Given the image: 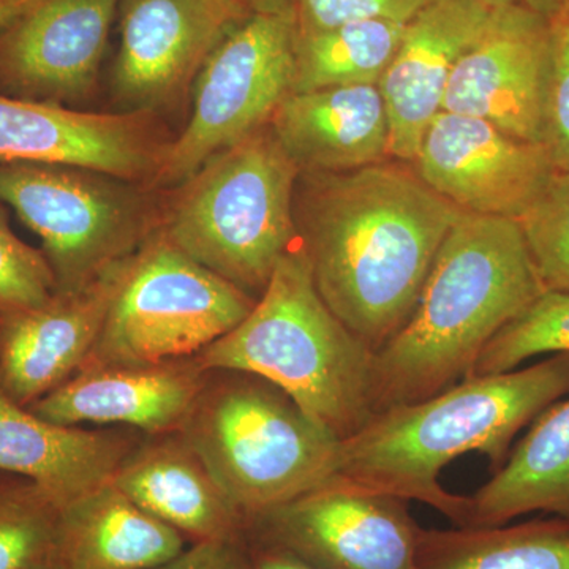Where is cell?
I'll return each mask as SVG.
<instances>
[{"mask_svg": "<svg viewBox=\"0 0 569 569\" xmlns=\"http://www.w3.org/2000/svg\"><path fill=\"white\" fill-rule=\"evenodd\" d=\"M183 542L108 481L61 508L56 560L63 569H151L179 556Z\"/></svg>", "mask_w": 569, "mask_h": 569, "instance_id": "22", "label": "cell"}, {"mask_svg": "<svg viewBox=\"0 0 569 569\" xmlns=\"http://www.w3.org/2000/svg\"><path fill=\"white\" fill-rule=\"evenodd\" d=\"M242 538L239 541H197L174 559L151 569H241Z\"/></svg>", "mask_w": 569, "mask_h": 569, "instance_id": "32", "label": "cell"}, {"mask_svg": "<svg viewBox=\"0 0 569 569\" xmlns=\"http://www.w3.org/2000/svg\"><path fill=\"white\" fill-rule=\"evenodd\" d=\"M542 293L518 220L460 212L413 313L373 353V413L458 385L490 340Z\"/></svg>", "mask_w": 569, "mask_h": 569, "instance_id": "2", "label": "cell"}, {"mask_svg": "<svg viewBox=\"0 0 569 569\" xmlns=\"http://www.w3.org/2000/svg\"><path fill=\"white\" fill-rule=\"evenodd\" d=\"M415 569H569V523L539 518L498 527H421Z\"/></svg>", "mask_w": 569, "mask_h": 569, "instance_id": "24", "label": "cell"}, {"mask_svg": "<svg viewBox=\"0 0 569 569\" xmlns=\"http://www.w3.org/2000/svg\"><path fill=\"white\" fill-rule=\"evenodd\" d=\"M123 263L84 290L54 293L43 306L0 313V395L32 406L88 365Z\"/></svg>", "mask_w": 569, "mask_h": 569, "instance_id": "17", "label": "cell"}, {"mask_svg": "<svg viewBox=\"0 0 569 569\" xmlns=\"http://www.w3.org/2000/svg\"><path fill=\"white\" fill-rule=\"evenodd\" d=\"M123 496L194 541H239L247 520L178 437L133 448L111 478Z\"/></svg>", "mask_w": 569, "mask_h": 569, "instance_id": "20", "label": "cell"}, {"mask_svg": "<svg viewBox=\"0 0 569 569\" xmlns=\"http://www.w3.org/2000/svg\"><path fill=\"white\" fill-rule=\"evenodd\" d=\"M241 569H321L309 561L299 559L279 546L269 545L244 533L242 538Z\"/></svg>", "mask_w": 569, "mask_h": 569, "instance_id": "33", "label": "cell"}, {"mask_svg": "<svg viewBox=\"0 0 569 569\" xmlns=\"http://www.w3.org/2000/svg\"><path fill=\"white\" fill-rule=\"evenodd\" d=\"M197 362L88 365L26 407L62 426L123 425L151 436L181 430L204 388Z\"/></svg>", "mask_w": 569, "mask_h": 569, "instance_id": "18", "label": "cell"}, {"mask_svg": "<svg viewBox=\"0 0 569 569\" xmlns=\"http://www.w3.org/2000/svg\"><path fill=\"white\" fill-rule=\"evenodd\" d=\"M0 201L39 236L56 293H74L133 257L160 227L149 183L67 167L0 163Z\"/></svg>", "mask_w": 569, "mask_h": 569, "instance_id": "7", "label": "cell"}, {"mask_svg": "<svg viewBox=\"0 0 569 569\" xmlns=\"http://www.w3.org/2000/svg\"><path fill=\"white\" fill-rule=\"evenodd\" d=\"M132 449L121 433L56 425L0 395V471L28 478L59 508L111 481Z\"/></svg>", "mask_w": 569, "mask_h": 569, "instance_id": "21", "label": "cell"}, {"mask_svg": "<svg viewBox=\"0 0 569 569\" xmlns=\"http://www.w3.org/2000/svg\"><path fill=\"white\" fill-rule=\"evenodd\" d=\"M498 3L432 0L407 22L395 59L378 82L389 121V156L411 163L443 111L452 71L488 28Z\"/></svg>", "mask_w": 569, "mask_h": 569, "instance_id": "16", "label": "cell"}, {"mask_svg": "<svg viewBox=\"0 0 569 569\" xmlns=\"http://www.w3.org/2000/svg\"><path fill=\"white\" fill-rule=\"evenodd\" d=\"M549 70V10L501 3L452 71L443 110L485 119L542 146Z\"/></svg>", "mask_w": 569, "mask_h": 569, "instance_id": "12", "label": "cell"}, {"mask_svg": "<svg viewBox=\"0 0 569 569\" xmlns=\"http://www.w3.org/2000/svg\"><path fill=\"white\" fill-rule=\"evenodd\" d=\"M299 174L271 126H266L163 190L159 231L258 301L277 264L299 242Z\"/></svg>", "mask_w": 569, "mask_h": 569, "instance_id": "5", "label": "cell"}, {"mask_svg": "<svg viewBox=\"0 0 569 569\" xmlns=\"http://www.w3.org/2000/svg\"><path fill=\"white\" fill-rule=\"evenodd\" d=\"M567 2L569 3V0H567Z\"/></svg>", "mask_w": 569, "mask_h": 569, "instance_id": "39", "label": "cell"}, {"mask_svg": "<svg viewBox=\"0 0 569 569\" xmlns=\"http://www.w3.org/2000/svg\"><path fill=\"white\" fill-rule=\"evenodd\" d=\"M250 11L239 0H123L111 92L122 111L156 114L193 88Z\"/></svg>", "mask_w": 569, "mask_h": 569, "instance_id": "11", "label": "cell"}, {"mask_svg": "<svg viewBox=\"0 0 569 569\" xmlns=\"http://www.w3.org/2000/svg\"><path fill=\"white\" fill-rule=\"evenodd\" d=\"M550 70L542 146L556 170L569 173V3L549 7Z\"/></svg>", "mask_w": 569, "mask_h": 569, "instance_id": "30", "label": "cell"}, {"mask_svg": "<svg viewBox=\"0 0 569 569\" xmlns=\"http://www.w3.org/2000/svg\"><path fill=\"white\" fill-rule=\"evenodd\" d=\"M254 302L157 230L123 263L88 365H162L198 355L241 323Z\"/></svg>", "mask_w": 569, "mask_h": 569, "instance_id": "8", "label": "cell"}, {"mask_svg": "<svg viewBox=\"0 0 569 569\" xmlns=\"http://www.w3.org/2000/svg\"><path fill=\"white\" fill-rule=\"evenodd\" d=\"M411 164L460 211L515 220L556 173L545 146L511 137L485 119L445 110L430 123Z\"/></svg>", "mask_w": 569, "mask_h": 569, "instance_id": "13", "label": "cell"}, {"mask_svg": "<svg viewBox=\"0 0 569 569\" xmlns=\"http://www.w3.org/2000/svg\"><path fill=\"white\" fill-rule=\"evenodd\" d=\"M119 0H37L0 29V92L66 104L96 91Z\"/></svg>", "mask_w": 569, "mask_h": 569, "instance_id": "15", "label": "cell"}, {"mask_svg": "<svg viewBox=\"0 0 569 569\" xmlns=\"http://www.w3.org/2000/svg\"><path fill=\"white\" fill-rule=\"evenodd\" d=\"M518 223L545 291H569V173L556 170Z\"/></svg>", "mask_w": 569, "mask_h": 569, "instance_id": "28", "label": "cell"}, {"mask_svg": "<svg viewBox=\"0 0 569 569\" xmlns=\"http://www.w3.org/2000/svg\"><path fill=\"white\" fill-rule=\"evenodd\" d=\"M295 69L291 13L246 18L198 73L192 116L179 137L168 142L153 187L173 189L213 153L269 126L293 92Z\"/></svg>", "mask_w": 569, "mask_h": 569, "instance_id": "9", "label": "cell"}, {"mask_svg": "<svg viewBox=\"0 0 569 569\" xmlns=\"http://www.w3.org/2000/svg\"><path fill=\"white\" fill-rule=\"evenodd\" d=\"M410 501L335 477L247 519L250 537L321 569H415Z\"/></svg>", "mask_w": 569, "mask_h": 569, "instance_id": "10", "label": "cell"}, {"mask_svg": "<svg viewBox=\"0 0 569 569\" xmlns=\"http://www.w3.org/2000/svg\"><path fill=\"white\" fill-rule=\"evenodd\" d=\"M489 2L498 3V6H501V3H512V2H527L531 3V6L541 7V9H545V7L539 3V0H489Z\"/></svg>", "mask_w": 569, "mask_h": 569, "instance_id": "36", "label": "cell"}, {"mask_svg": "<svg viewBox=\"0 0 569 569\" xmlns=\"http://www.w3.org/2000/svg\"><path fill=\"white\" fill-rule=\"evenodd\" d=\"M36 2L37 0H0V29L21 17Z\"/></svg>", "mask_w": 569, "mask_h": 569, "instance_id": "35", "label": "cell"}, {"mask_svg": "<svg viewBox=\"0 0 569 569\" xmlns=\"http://www.w3.org/2000/svg\"><path fill=\"white\" fill-rule=\"evenodd\" d=\"M61 508L33 482L0 486V569L56 560Z\"/></svg>", "mask_w": 569, "mask_h": 569, "instance_id": "27", "label": "cell"}, {"mask_svg": "<svg viewBox=\"0 0 569 569\" xmlns=\"http://www.w3.org/2000/svg\"><path fill=\"white\" fill-rule=\"evenodd\" d=\"M252 14L290 13L291 0H239Z\"/></svg>", "mask_w": 569, "mask_h": 569, "instance_id": "34", "label": "cell"}, {"mask_svg": "<svg viewBox=\"0 0 569 569\" xmlns=\"http://www.w3.org/2000/svg\"><path fill=\"white\" fill-rule=\"evenodd\" d=\"M223 372L179 433L246 520L336 477L340 438L263 378Z\"/></svg>", "mask_w": 569, "mask_h": 569, "instance_id": "6", "label": "cell"}, {"mask_svg": "<svg viewBox=\"0 0 569 569\" xmlns=\"http://www.w3.org/2000/svg\"><path fill=\"white\" fill-rule=\"evenodd\" d=\"M168 142L152 112L80 111L0 92V163L67 164L153 187Z\"/></svg>", "mask_w": 569, "mask_h": 569, "instance_id": "14", "label": "cell"}, {"mask_svg": "<svg viewBox=\"0 0 569 569\" xmlns=\"http://www.w3.org/2000/svg\"><path fill=\"white\" fill-rule=\"evenodd\" d=\"M31 569H63L61 565L58 563V560L44 561V563L37 565Z\"/></svg>", "mask_w": 569, "mask_h": 569, "instance_id": "37", "label": "cell"}, {"mask_svg": "<svg viewBox=\"0 0 569 569\" xmlns=\"http://www.w3.org/2000/svg\"><path fill=\"white\" fill-rule=\"evenodd\" d=\"M460 212L399 163L301 173L295 190L299 246L318 293L373 353L413 313Z\"/></svg>", "mask_w": 569, "mask_h": 569, "instance_id": "1", "label": "cell"}, {"mask_svg": "<svg viewBox=\"0 0 569 569\" xmlns=\"http://www.w3.org/2000/svg\"><path fill=\"white\" fill-rule=\"evenodd\" d=\"M269 126L301 173H347L389 156L388 112L378 86L290 93Z\"/></svg>", "mask_w": 569, "mask_h": 569, "instance_id": "19", "label": "cell"}, {"mask_svg": "<svg viewBox=\"0 0 569 569\" xmlns=\"http://www.w3.org/2000/svg\"><path fill=\"white\" fill-rule=\"evenodd\" d=\"M194 362L204 372L263 378L340 440L376 417L373 351L326 306L299 242L277 264L249 316Z\"/></svg>", "mask_w": 569, "mask_h": 569, "instance_id": "4", "label": "cell"}, {"mask_svg": "<svg viewBox=\"0 0 569 569\" xmlns=\"http://www.w3.org/2000/svg\"><path fill=\"white\" fill-rule=\"evenodd\" d=\"M432 0H291L296 39L328 31L347 22H408Z\"/></svg>", "mask_w": 569, "mask_h": 569, "instance_id": "31", "label": "cell"}, {"mask_svg": "<svg viewBox=\"0 0 569 569\" xmlns=\"http://www.w3.org/2000/svg\"><path fill=\"white\" fill-rule=\"evenodd\" d=\"M7 213L0 204V313L43 306L56 293L47 257L14 234Z\"/></svg>", "mask_w": 569, "mask_h": 569, "instance_id": "29", "label": "cell"}, {"mask_svg": "<svg viewBox=\"0 0 569 569\" xmlns=\"http://www.w3.org/2000/svg\"><path fill=\"white\" fill-rule=\"evenodd\" d=\"M552 2H553V0H539V3H541L542 7H548Z\"/></svg>", "mask_w": 569, "mask_h": 569, "instance_id": "38", "label": "cell"}, {"mask_svg": "<svg viewBox=\"0 0 569 569\" xmlns=\"http://www.w3.org/2000/svg\"><path fill=\"white\" fill-rule=\"evenodd\" d=\"M559 353H569V291H545L490 340L468 377L509 372Z\"/></svg>", "mask_w": 569, "mask_h": 569, "instance_id": "26", "label": "cell"}, {"mask_svg": "<svg viewBox=\"0 0 569 569\" xmlns=\"http://www.w3.org/2000/svg\"><path fill=\"white\" fill-rule=\"evenodd\" d=\"M569 396V353L492 376L467 377L429 399L377 413L340 441L336 477L362 488L421 501L467 527L468 497L438 482L468 452L488 458L496 473L520 430Z\"/></svg>", "mask_w": 569, "mask_h": 569, "instance_id": "3", "label": "cell"}, {"mask_svg": "<svg viewBox=\"0 0 569 569\" xmlns=\"http://www.w3.org/2000/svg\"><path fill=\"white\" fill-rule=\"evenodd\" d=\"M406 26L388 20L347 22L296 39L293 92L378 86L395 59Z\"/></svg>", "mask_w": 569, "mask_h": 569, "instance_id": "25", "label": "cell"}, {"mask_svg": "<svg viewBox=\"0 0 569 569\" xmlns=\"http://www.w3.org/2000/svg\"><path fill=\"white\" fill-rule=\"evenodd\" d=\"M468 500L467 527L507 526L533 512L569 523V396L531 422L503 467Z\"/></svg>", "mask_w": 569, "mask_h": 569, "instance_id": "23", "label": "cell"}]
</instances>
